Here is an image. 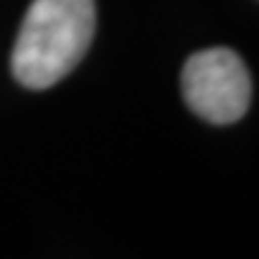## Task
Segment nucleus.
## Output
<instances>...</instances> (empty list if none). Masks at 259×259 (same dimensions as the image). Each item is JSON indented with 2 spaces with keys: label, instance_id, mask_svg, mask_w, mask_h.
Here are the masks:
<instances>
[{
  "label": "nucleus",
  "instance_id": "1",
  "mask_svg": "<svg viewBox=\"0 0 259 259\" xmlns=\"http://www.w3.org/2000/svg\"><path fill=\"white\" fill-rule=\"evenodd\" d=\"M96 31L94 0H34L12 48V74L44 92L82 63Z\"/></svg>",
  "mask_w": 259,
  "mask_h": 259
},
{
  "label": "nucleus",
  "instance_id": "2",
  "mask_svg": "<svg viewBox=\"0 0 259 259\" xmlns=\"http://www.w3.org/2000/svg\"><path fill=\"white\" fill-rule=\"evenodd\" d=\"M180 87L190 111L213 125L238 122L252 101L250 70L231 48H206L190 56Z\"/></svg>",
  "mask_w": 259,
  "mask_h": 259
}]
</instances>
